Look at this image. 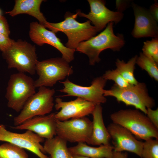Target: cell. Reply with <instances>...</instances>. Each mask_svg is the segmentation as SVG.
<instances>
[{"instance_id":"cell-1","label":"cell","mask_w":158,"mask_h":158,"mask_svg":"<svg viewBox=\"0 0 158 158\" xmlns=\"http://www.w3.org/2000/svg\"><path fill=\"white\" fill-rule=\"evenodd\" d=\"M114 23L111 22L102 32L87 40L80 43L75 50L86 55L89 64L94 65L100 61V53L110 49L114 51H119L123 47L125 41L122 34H115L113 30Z\"/></svg>"},{"instance_id":"cell-2","label":"cell","mask_w":158,"mask_h":158,"mask_svg":"<svg viewBox=\"0 0 158 158\" xmlns=\"http://www.w3.org/2000/svg\"><path fill=\"white\" fill-rule=\"evenodd\" d=\"M78 16L77 13L67 12L63 21L56 23L47 22L44 26L55 33L59 31L63 32L68 38L65 46L75 50L80 43L95 36L98 32L96 28L91 24L89 20L83 23L76 20Z\"/></svg>"},{"instance_id":"cell-3","label":"cell","mask_w":158,"mask_h":158,"mask_svg":"<svg viewBox=\"0 0 158 158\" xmlns=\"http://www.w3.org/2000/svg\"><path fill=\"white\" fill-rule=\"evenodd\" d=\"M110 117L113 123L126 128L138 138L145 140L158 139V129L139 110H120L112 114Z\"/></svg>"},{"instance_id":"cell-4","label":"cell","mask_w":158,"mask_h":158,"mask_svg":"<svg viewBox=\"0 0 158 158\" xmlns=\"http://www.w3.org/2000/svg\"><path fill=\"white\" fill-rule=\"evenodd\" d=\"M9 69L16 68L19 72L31 75L35 72L37 61L36 48L28 42L21 40H13L10 47L2 52Z\"/></svg>"},{"instance_id":"cell-5","label":"cell","mask_w":158,"mask_h":158,"mask_svg":"<svg viewBox=\"0 0 158 158\" xmlns=\"http://www.w3.org/2000/svg\"><path fill=\"white\" fill-rule=\"evenodd\" d=\"M104 95L114 97L118 102H122L127 106H133L145 115L147 108L155 106L154 100L149 96L143 83L138 82L126 88L120 87L114 84L109 90H104Z\"/></svg>"},{"instance_id":"cell-6","label":"cell","mask_w":158,"mask_h":158,"mask_svg":"<svg viewBox=\"0 0 158 158\" xmlns=\"http://www.w3.org/2000/svg\"><path fill=\"white\" fill-rule=\"evenodd\" d=\"M54 89L42 86L27 101L20 114L13 118L14 126L19 125L33 117L51 113L54 105Z\"/></svg>"},{"instance_id":"cell-7","label":"cell","mask_w":158,"mask_h":158,"mask_svg":"<svg viewBox=\"0 0 158 158\" xmlns=\"http://www.w3.org/2000/svg\"><path fill=\"white\" fill-rule=\"evenodd\" d=\"M34 81L24 73L12 74L8 83L5 97L8 107L20 111L28 100L36 93Z\"/></svg>"},{"instance_id":"cell-8","label":"cell","mask_w":158,"mask_h":158,"mask_svg":"<svg viewBox=\"0 0 158 158\" xmlns=\"http://www.w3.org/2000/svg\"><path fill=\"white\" fill-rule=\"evenodd\" d=\"M35 71L39 76L34 81L36 88L52 87L57 82L64 80L73 73L69 63L62 57L38 61Z\"/></svg>"},{"instance_id":"cell-9","label":"cell","mask_w":158,"mask_h":158,"mask_svg":"<svg viewBox=\"0 0 158 158\" xmlns=\"http://www.w3.org/2000/svg\"><path fill=\"white\" fill-rule=\"evenodd\" d=\"M92 128V121L86 116L63 121L56 120V135L71 143L90 145Z\"/></svg>"},{"instance_id":"cell-10","label":"cell","mask_w":158,"mask_h":158,"mask_svg":"<svg viewBox=\"0 0 158 158\" xmlns=\"http://www.w3.org/2000/svg\"><path fill=\"white\" fill-rule=\"evenodd\" d=\"M107 81L102 76H99L93 79L90 86L85 87L75 84L67 79L64 81L60 82L64 87L59 91L66 94L64 96H76L96 104H101L107 101L104 92Z\"/></svg>"},{"instance_id":"cell-11","label":"cell","mask_w":158,"mask_h":158,"mask_svg":"<svg viewBox=\"0 0 158 158\" xmlns=\"http://www.w3.org/2000/svg\"><path fill=\"white\" fill-rule=\"evenodd\" d=\"M0 141L9 142L26 149L39 158H49L44 154L46 153L41 144L44 141V138L30 130L21 133L12 132L7 130L4 125L0 124Z\"/></svg>"},{"instance_id":"cell-12","label":"cell","mask_w":158,"mask_h":158,"mask_svg":"<svg viewBox=\"0 0 158 158\" xmlns=\"http://www.w3.org/2000/svg\"><path fill=\"white\" fill-rule=\"evenodd\" d=\"M90 12L88 14L77 11L76 13L80 17L88 18L96 28L98 32L103 30L111 22L115 24L119 23L123 19L122 12L113 11L108 8L105 2L101 0H88Z\"/></svg>"},{"instance_id":"cell-13","label":"cell","mask_w":158,"mask_h":158,"mask_svg":"<svg viewBox=\"0 0 158 158\" xmlns=\"http://www.w3.org/2000/svg\"><path fill=\"white\" fill-rule=\"evenodd\" d=\"M29 35L31 40L38 46H42L47 44L56 48L61 53L62 57L68 63L74 59L75 50L67 47L55 33L47 30L38 22H33L30 23Z\"/></svg>"},{"instance_id":"cell-14","label":"cell","mask_w":158,"mask_h":158,"mask_svg":"<svg viewBox=\"0 0 158 158\" xmlns=\"http://www.w3.org/2000/svg\"><path fill=\"white\" fill-rule=\"evenodd\" d=\"M107 128L113 140L114 151H128L141 158L143 142L138 140L128 130L118 124L111 123Z\"/></svg>"},{"instance_id":"cell-15","label":"cell","mask_w":158,"mask_h":158,"mask_svg":"<svg viewBox=\"0 0 158 158\" xmlns=\"http://www.w3.org/2000/svg\"><path fill=\"white\" fill-rule=\"evenodd\" d=\"M55 107L56 110L60 109L55 113L56 119L61 121L69 119L85 117L92 114L96 104L77 97L75 99L64 102L61 98H56L55 100Z\"/></svg>"},{"instance_id":"cell-16","label":"cell","mask_w":158,"mask_h":158,"mask_svg":"<svg viewBox=\"0 0 158 158\" xmlns=\"http://www.w3.org/2000/svg\"><path fill=\"white\" fill-rule=\"evenodd\" d=\"M132 7L135 18L134 27L131 32L133 36L136 38H158L157 22L149 10L133 3Z\"/></svg>"},{"instance_id":"cell-17","label":"cell","mask_w":158,"mask_h":158,"mask_svg":"<svg viewBox=\"0 0 158 158\" xmlns=\"http://www.w3.org/2000/svg\"><path fill=\"white\" fill-rule=\"evenodd\" d=\"M55 114L52 113L47 115L37 116L19 125L11 127L13 129L30 130L42 138L51 139L56 135Z\"/></svg>"},{"instance_id":"cell-18","label":"cell","mask_w":158,"mask_h":158,"mask_svg":"<svg viewBox=\"0 0 158 158\" xmlns=\"http://www.w3.org/2000/svg\"><path fill=\"white\" fill-rule=\"evenodd\" d=\"M92 114L93 116L92 132L90 145L100 146L109 145L111 138L104 125L101 104H96Z\"/></svg>"},{"instance_id":"cell-19","label":"cell","mask_w":158,"mask_h":158,"mask_svg":"<svg viewBox=\"0 0 158 158\" xmlns=\"http://www.w3.org/2000/svg\"><path fill=\"white\" fill-rule=\"evenodd\" d=\"M42 0H16L13 9L6 13L12 17L21 14H27L36 18L44 26L47 21L40 11Z\"/></svg>"},{"instance_id":"cell-20","label":"cell","mask_w":158,"mask_h":158,"mask_svg":"<svg viewBox=\"0 0 158 158\" xmlns=\"http://www.w3.org/2000/svg\"><path fill=\"white\" fill-rule=\"evenodd\" d=\"M68 148L72 155H81L91 158H113L114 147L110 145L93 147L85 143L79 142L77 145Z\"/></svg>"},{"instance_id":"cell-21","label":"cell","mask_w":158,"mask_h":158,"mask_svg":"<svg viewBox=\"0 0 158 158\" xmlns=\"http://www.w3.org/2000/svg\"><path fill=\"white\" fill-rule=\"evenodd\" d=\"M67 142L56 135L46 139L43 146L46 152L51 158H72V155L67 146Z\"/></svg>"},{"instance_id":"cell-22","label":"cell","mask_w":158,"mask_h":158,"mask_svg":"<svg viewBox=\"0 0 158 158\" xmlns=\"http://www.w3.org/2000/svg\"><path fill=\"white\" fill-rule=\"evenodd\" d=\"M138 56L135 55L127 62L117 59L115 62L116 70L130 84L136 85L138 82L135 77L134 71Z\"/></svg>"},{"instance_id":"cell-23","label":"cell","mask_w":158,"mask_h":158,"mask_svg":"<svg viewBox=\"0 0 158 158\" xmlns=\"http://www.w3.org/2000/svg\"><path fill=\"white\" fill-rule=\"evenodd\" d=\"M0 158H28L24 149L6 142L0 145Z\"/></svg>"},{"instance_id":"cell-24","label":"cell","mask_w":158,"mask_h":158,"mask_svg":"<svg viewBox=\"0 0 158 158\" xmlns=\"http://www.w3.org/2000/svg\"><path fill=\"white\" fill-rule=\"evenodd\" d=\"M136 64L142 69L145 71L151 78L158 81V63L152 59L144 54L142 52L138 56Z\"/></svg>"},{"instance_id":"cell-25","label":"cell","mask_w":158,"mask_h":158,"mask_svg":"<svg viewBox=\"0 0 158 158\" xmlns=\"http://www.w3.org/2000/svg\"><path fill=\"white\" fill-rule=\"evenodd\" d=\"M142 158H158V139L150 138L143 142Z\"/></svg>"},{"instance_id":"cell-26","label":"cell","mask_w":158,"mask_h":158,"mask_svg":"<svg viewBox=\"0 0 158 158\" xmlns=\"http://www.w3.org/2000/svg\"><path fill=\"white\" fill-rule=\"evenodd\" d=\"M142 53L158 63V39L153 38L144 42Z\"/></svg>"},{"instance_id":"cell-27","label":"cell","mask_w":158,"mask_h":158,"mask_svg":"<svg viewBox=\"0 0 158 158\" xmlns=\"http://www.w3.org/2000/svg\"><path fill=\"white\" fill-rule=\"evenodd\" d=\"M102 76L107 80L113 81L115 84L121 88H126L131 85L123 77L116 69L106 71Z\"/></svg>"},{"instance_id":"cell-28","label":"cell","mask_w":158,"mask_h":158,"mask_svg":"<svg viewBox=\"0 0 158 158\" xmlns=\"http://www.w3.org/2000/svg\"><path fill=\"white\" fill-rule=\"evenodd\" d=\"M151 108L147 109V116L153 124L158 129V109L153 110Z\"/></svg>"},{"instance_id":"cell-29","label":"cell","mask_w":158,"mask_h":158,"mask_svg":"<svg viewBox=\"0 0 158 158\" xmlns=\"http://www.w3.org/2000/svg\"><path fill=\"white\" fill-rule=\"evenodd\" d=\"M13 40L0 33V50L3 52L6 51L11 46Z\"/></svg>"},{"instance_id":"cell-30","label":"cell","mask_w":158,"mask_h":158,"mask_svg":"<svg viewBox=\"0 0 158 158\" xmlns=\"http://www.w3.org/2000/svg\"><path fill=\"white\" fill-rule=\"evenodd\" d=\"M0 33L8 37L10 34L7 20L2 15L0 16Z\"/></svg>"},{"instance_id":"cell-31","label":"cell","mask_w":158,"mask_h":158,"mask_svg":"<svg viewBox=\"0 0 158 158\" xmlns=\"http://www.w3.org/2000/svg\"><path fill=\"white\" fill-rule=\"evenodd\" d=\"M149 11L155 20L158 21V4L157 1L150 7Z\"/></svg>"},{"instance_id":"cell-32","label":"cell","mask_w":158,"mask_h":158,"mask_svg":"<svg viewBox=\"0 0 158 158\" xmlns=\"http://www.w3.org/2000/svg\"><path fill=\"white\" fill-rule=\"evenodd\" d=\"M128 4L127 1H124L116 0V8L118 11L122 12L127 8Z\"/></svg>"},{"instance_id":"cell-33","label":"cell","mask_w":158,"mask_h":158,"mask_svg":"<svg viewBox=\"0 0 158 158\" xmlns=\"http://www.w3.org/2000/svg\"><path fill=\"white\" fill-rule=\"evenodd\" d=\"M128 154L126 152H116L113 151V158H128Z\"/></svg>"},{"instance_id":"cell-34","label":"cell","mask_w":158,"mask_h":158,"mask_svg":"<svg viewBox=\"0 0 158 158\" xmlns=\"http://www.w3.org/2000/svg\"><path fill=\"white\" fill-rule=\"evenodd\" d=\"M72 158H91L89 157L77 155H72Z\"/></svg>"},{"instance_id":"cell-35","label":"cell","mask_w":158,"mask_h":158,"mask_svg":"<svg viewBox=\"0 0 158 158\" xmlns=\"http://www.w3.org/2000/svg\"><path fill=\"white\" fill-rule=\"evenodd\" d=\"M1 9H0V16L1 15Z\"/></svg>"}]
</instances>
